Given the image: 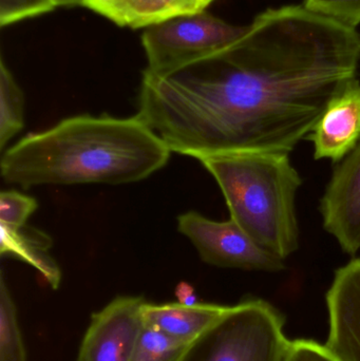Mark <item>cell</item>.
Returning <instances> with one entry per match:
<instances>
[{"label":"cell","mask_w":360,"mask_h":361,"mask_svg":"<svg viewBox=\"0 0 360 361\" xmlns=\"http://www.w3.org/2000/svg\"><path fill=\"white\" fill-rule=\"evenodd\" d=\"M34 197L18 191H2L0 193V223L13 227L25 226L27 219L37 209Z\"/></svg>","instance_id":"obj_18"},{"label":"cell","mask_w":360,"mask_h":361,"mask_svg":"<svg viewBox=\"0 0 360 361\" xmlns=\"http://www.w3.org/2000/svg\"><path fill=\"white\" fill-rule=\"evenodd\" d=\"M283 361H340L327 345L313 341H290Z\"/></svg>","instance_id":"obj_20"},{"label":"cell","mask_w":360,"mask_h":361,"mask_svg":"<svg viewBox=\"0 0 360 361\" xmlns=\"http://www.w3.org/2000/svg\"><path fill=\"white\" fill-rule=\"evenodd\" d=\"M315 160L346 158L360 141V80L347 82L328 104L310 135Z\"/></svg>","instance_id":"obj_10"},{"label":"cell","mask_w":360,"mask_h":361,"mask_svg":"<svg viewBox=\"0 0 360 361\" xmlns=\"http://www.w3.org/2000/svg\"><path fill=\"white\" fill-rule=\"evenodd\" d=\"M0 361H27L16 305L4 275L0 279Z\"/></svg>","instance_id":"obj_15"},{"label":"cell","mask_w":360,"mask_h":361,"mask_svg":"<svg viewBox=\"0 0 360 361\" xmlns=\"http://www.w3.org/2000/svg\"><path fill=\"white\" fill-rule=\"evenodd\" d=\"M302 6L314 14L352 29L360 25V0H304Z\"/></svg>","instance_id":"obj_17"},{"label":"cell","mask_w":360,"mask_h":361,"mask_svg":"<svg viewBox=\"0 0 360 361\" xmlns=\"http://www.w3.org/2000/svg\"><path fill=\"white\" fill-rule=\"evenodd\" d=\"M216 0H87L84 8L120 27L146 29L151 25L204 12Z\"/></svg>","instance_id":"obj_11"},{"label":"cell","mask_w":360,"mask_h":361,"mask_svg":"<svg viewBox=\"0 0 360 361\" xmlns=\"http://www.w3.org/2000/svg\"><path fill=\"white\" fill-rule=\"evenodd\" d=\"M52 239L33 227H13L0 223V254L14 257L37 269L53 290L61 286V271L49 255Z\"/></svg>","instance_id":"obj_13"},{"label":"cell","mask_w":360,"mask_h":361,"mask_svg":"<svg viewBox=\"0 0 360 361\" xmlns=\"http://www.w3.org/2000/svg\"><path fill=\"white\" fill-rule=\"evenodd\" d=\"M192 345L145 326L129 361H183Z\"/></svg>","instance_id":"obj_16"},{"label":"cell","mask_w":360,"mask_h":361,"mask_svg":"<svg viewBox=\"0 0 360 361\" xmlns=\"http://www.w3.org/2000/svg\"><path fill=\"white\" fill-rule=\"evenodd\" d=\"M323 228L346 254L360 250V141L342 159L321 200Z\"/></svg>","instance_id":"obj_8"},{"label":"cell","mask_w":360,"mask_h":361,"mask_svg":"<svg viewBox=\"0 0 360 361\" xmlns=\"http://www.w3.org/2000/svg\"><path fill=\"white\" fill-rule=\"evenodd\" d=\"M57 8H72V6H84L87 0H53Z\"/></svg>","instance_id":"obj_22"},{"label":"cell","mask_w":360,"mask_h":361,"mask_svg":"<svg viewBox=\"0 0 360 361\" xmlns=\"http://www.w3.org/2000/svg\"><path fill=\"white\" fill-rule=\"evenodd\" d=\"M175 295L177 297L178 302L184 305H194L198 303L196 290L194 286L188 282L182 281L175 286Z\"/></svg>","instance_id":"obj_21"},{"label":"cell","mask_w":360,"mask_h":361,"mask_svg":"<svg viewBox=\"0 0 360 361\" xmlns=\"http://www.w3.org/2000/svg\"><path fill=\"white\" fill-rule=\"evenodd\" d=\"M283 326V316L270 303L243 301L228 307L183 361H283L290 343Z\"/></svg>","instance_id":"obj_4"},{"label":"cell","mask_w":360,"mask_h":361,"mask_svg":"<svg viewBox=\"0 0 360 361\" xmlns=\"http://www.w3.org/2000/svg\"><path fill=\"white\" fill-rule=\"evenodd\" d=\"M327 347L340 361H360V258L335 273L327 294Z\"/></svg>","instance_id":"obj_9"},{"label":"cell","mask_w":360,"mask_h":361,"mask_svg":"<svg viewBox=\"0 0 360 361\" xmlns=\"http://www.w3.org/2000/svg\"><path fill=\"white\" fill-rule=\"evenodd\" d=\"M143 297L118 296L92 314L76 361H129L145 324Z\"/></svg>","instance_id":"obj_7"},{"label":"cell","mask_w":360,"mask_h":361,"mask_svg":"<svg viewBox=\"0 0 360 361\" xmlns=\"http://www.w3.org/2000/svg\"><path fill=\"white\" fill-rule=\"evenodd\" d=\"M360 33L304 6L260 13L226 48L165 75L143 72L137 116L171 152H290L356 78Z\"/></svg>","instance_id":"obj_1"},{"label":"cell","mask_w":360,"mask_h":361,"mask_svg":"<svg viewBox=\"0 0 360 361\" xmlns=\"http://www.w3.org/2000/svg\"><path fill=\"white\" fill-rule=\"evenodd\" d=\"M56 8L53 0H0V25H14L52 12Z\"/></svg>","instance_id":"obj_19"},{"label":"cell","mask_w":360,"mask_h":361,"mask_svg":"<svg viewBox=\"0 0 360 361\" xmlns=\"http://www.w3.org/2000/svg\"><path fill=\"white\" fill-rule=\"evenodd\" d=\"M204 11L177 17L144 29L145 73L165 75L230 46L247 31Z\"/></svg>","instance_id":"obj_5"},{"label":"cell","mask_w":360,"mask_h":361,"mask_svg":"<svg viewBox=\"0 0 360 361\" xmlns=\"http://www.w3.org/2000/svg\"><path fill=\"white\" fill-rule=\"evenodd\" d=\"M166 144L137 116H77L31 133L6 150L4 182L23 189L38 185L139 182L170 159Z\"/></svg>","instance_id":"obj_2"},{"label":"cell","mask_w":360,"mask_h":361,"mask_svg":"<svg viewBox=\"0 0 360 361\" xmlns=\"http://www.w3.org/2000/svg\"><path fill=\"white\" fill-rule=\"evenodd\" d=\"M289 154L240 152L199 159L219 185L230 219L283 260L299 247L295 200L302 180Z\"/></svg>","instance_id":"obj_3"},{"label":"cell","mask_w":360,"mask_h":361,"mask_svg":"<svg viewBox=\"0 0 360 361\" xmlns=\"http://www.w3.org/2000/svg\"><path fill=\"white\" fill-rule=\"evenodd\" d=\"M25 95L6 67L0 63V149L25 126Z\"/></svg>","instance_id":"obj_14"},{"label":"cell","mask_w":360,"mask_h":361,"mask_svg":"<svg viewBox=\"0 0 360 361\" xmlns=\"http://www.w3.org/2000/svg\"><path fill=\"white\" fill-rule=\"evenodd\" d=\"M178 229L207 264L270 273L285 269L283 259L254 241L232 219L218 222L188 212L178 216Z\"/></svg>","instance_id":"obj_6"},{"label":"cell","mask_w":360,"mask_h":361,"mask_svg":"<svg viewBox=\"0 0 360 361\" xmlns=\"http://www.w3.org/2000/svg\"><path fill=\"white\" fill-rule=\"evenodd\" d=\"M228 310V307L211 303L156 305L146 301L143 307L144 324L171 338L192 343L213 328Z\"/></svg>","instance_id":"obj_12"}]
</instances>
